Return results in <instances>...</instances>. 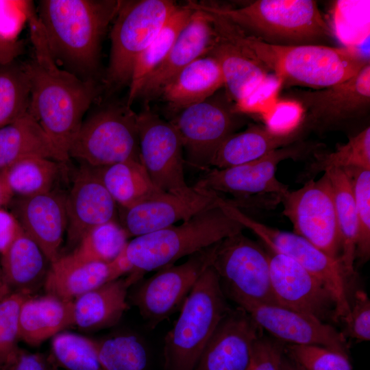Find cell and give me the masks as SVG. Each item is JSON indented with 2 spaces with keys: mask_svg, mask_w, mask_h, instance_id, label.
<instances>
[{
  "mask_svg": "<svg viewBox=\"0 0 370 370\" xmlns=\"http://www.w3.org/2000/svg\"><path fill=\"white\" fill-rule=\"evenodd\" d=\"M319 147V144L301 140L245 164L209 169L193 186L231 194L234 199L229 202L238 209L262 204L266 201L267 196L280 202L289 190L276 177L278 165L284 160L299 159L314 153Z\"/></svg>",
  "mask_w": 370,
  "mask_h": 370,
  "instance_id": "obj_7",
  "label": "cell"
},
{
  "mask_svg": "<svg viewBox=\"0 0 370 370\" xmlns=\"http://www.w3.org/2000/svg\"><path fill=\"white\" fill-rule=\"evenodd\" d=\"M224 88V79L217 60L202 56L186 66L160 90L162 96L180 110L208 99Z\"/></svg>",
  "mask_w": 370,
  "mask_h": 370,
  "instance_id": "obj_26",
  "label": "cell"
},
{
  "mask_svg": "<svg viewBox=\"0 0 370 370\" xmlns=\"http://www.w3.org/2000/svg\"><path fill=\"white\" fill-rule=\"evenodd\" d=\"M125 247L115 258L108 262L110 282L119 279L125 273H131L134 269L127 258Z\"/></svg>",
  "mask_w": 370,
  "mask_h": 370,
  "instance_id": "obj_50",
  "label": "cell"
},
{
  "mask_svg": "<svg viewBox=\"0 0 370 370\" xmlns=\"http://www.w3.org/2000/svg\"><path fill=\"white\" fill-rule=\"evenodd\" d=\"M212 267L225 294L238 306L278 304L271 288L267 250L243 232L218 243Z\"/></svg>",
  "mask_w": 370,
  "mask_h": 370,
  "instance_id": "obj_11",
  "label": "cell"
},
{
  "mask_svg": "<svg viewBox=\"0 0 370 370\" xmlns=\"http://www.w3.org/2000/svg\"><path fill=\"white\" fill-rule=\"evenodd\" d=\"M98 358L103 370H145L146 349L135 336L119 335L97 341Z\"/></svg>",
  "mask_w": 370,
  "mask_h": 370,
  "instance_id": "obj_39",
  "label": "cell"
},
{
  "mask_svg": "<svg viewBox=\"0 0 370 370\" xmlns=\"http://www.w3.org/2000/svg\"><path fill=\"white\" fill-rule=\"evenodd\" d=\"M241 308L262 330L280 341L322 346L348 356V343L344 334L313 316L278 304H254Z\"/></svg>",
  "mask_w": 370,
  "mask_h": 370,
  "instance_id": "obj_20",
  "label": "cell"
},
{
  "mask_svg": "<svg viewBox=\"0 0 370 370\" xmlns=\"http://www.w3.org/2000/svg\"><path fill=\"white\" fill-rule=\"evenodd\" d=\"M66 210L67 243L76 247L94 227L116 221L117 204L93 167L84 164L66 195Z\"/></svg>",
  "mask_w": 370,
  "mask_h": 370,
  "instance_id": "obj_23",
  "label": "cell"
},
{
  "mask_svg": "<svg viewBox=\"0 0 370 370\" xmlns=\"http://www.w3.org/2000/svg\"><path fill=\"white\" fill-rule=\"evenodd\" d=\"M51 350L57 362L65 370H103L97 341L71 332L53 337Z\"/></svg>",
  "mask_w": 370,
  "mask_h": 370,
  "instance_id": "obj_40",
  "label": "cell"
},
{
  "mask_svg": "<svg viewBox=\"0 0 370 370\" xmlns=\"http://www.w3.org/2000/svg\"><path fill=\"white\" fill-rule=\"evenodd\" d=\"M184 194L164 193L128 208H119L120 225L128 238L153 232L219 205V193L192 186Z\"/></svg>",
  "mask_w": 370,
  "mask_h": 370,
  "instance_id": "obj_19",
  "label": "cell"
},
{
  "mask_svg": "<svg viewBox=\"0 0 370 370\" xmlns=\"http://www.w3.org/2000/svg\"><path fill=\"white\" fill-rule=\"evenodd\" d=\"M29 3L21 1H0V34L16 40L23 19H27Z\"/></svg>",
  "mask_w": 370,
  "mask_h": 370,
  "instance_id": "obj_46",
  "label": "cell"
},
{
  "mask_svg": "<svg viewBox=\"0 0 370 370\" xmlns=\"http://www.w3.org/2000/svg\"><path fill=\"white\" fill-rule=\"evenodd\" d=\"M244 229L223 211L219 203L179 225L134 237L125 247L134 268L128 278L134 284L145 273L173 265L179 259L243 232Z\"/></svg>",
  "mask_w": 370,
  "mask_h": 370,
  "instance_id": "obj_5",
  "label": "cell"
},
{
  "mask_svg": "<svg viewBox=\"0 0 370 370\" xmlns=\"http://www.w3.org/2000/svg\"><path fill=\"white\" fill-rule=\"evenodd\" d=\"M14 197L7 182L4 170H0V208H2L3 206L9 205Z\"/></svg>",
  "mask_w": 370,
  "mask_h": 370,
  "instance_id": "obj_51",
  "label": "cell"
},
{
  "mask_svg": "<svg viewBox=\"0 0 370 370\" xmlns=\"http://www.w3.org/2000/svg\"><path fill=\"white\" fill-rule=\"evenodd\" d=\"M127 278L108 282L73 301L74 325L84 330H98L116 324L129 308Z\"/></svg>",
  "mask_w": 370,
  "mask_h": 370,
  "instance_id": "obj_30",
  "label": "cell"
},
{
  "mask_svg": "<svg viewBox=\"0 0 370 370\" xmlns=\"http://www.w3.org/2000/svg\"><path fill=\"white\" fill-rule=\"evenodd\" d=\"M93 169L119 208H128L165 193L154 185L140 161L127 160Z\"/></svg>",
  "mask_w": 370,
  "mask_h": 370,
  "instance_id": "obj_31",
  "label": "cell"
},
{
  "mask_svg": "<svg viewBox=\"0 0 370 370\" xmlns=\"http://www.w3.org/2000/svg\"><path fill=\"white\" fill-rule=\"evenodd\" d=\"M27 20L34 50L33 59L25 64L31 86L29 112L68 160L70 145L97 89L92 79H81L58 66L31 5Z\"/></svg>",
  "mask_w": 370,
  "mask_h": 370,
  "instance_id": "obj_1",
  "label": "cell"
},
{
  "mask_svg": "<svg viewBox=\"0 0 370 370\" xmlns=\"http://www.w3.org/2000/svg\"><path fill=\"white\" fill-rule=\"evenodd\" d=\"M271 284L278 305L323 321L334 319L335 302L322 284L291 258L264 246Z\"/></svg>",
  "mask_w": 370,
  "mask_h": 370,
  "instance_id": "obj_18",
  "label": "cell"
},
{
  "mask_svg": "<svg viewBox=\"0 0 370 370\" xmlns=\"http://www.w3.org/2000/svg\"><path fill=\"white\" fill-rule=\"evenodd\" d=\"M9 205L23 232L50 263L55 261L66 232V195L52 190L30 197L14 196Z\"/></svg>",
  "mask_w": 370,
  "mask_h": 370,
  "instance_id": "obj_22",
  "label": "cell"
},
{
  "mask_svg": "<svg viewBox=\"0 0 370 370\" xmlns=\"http://www.w3.org/2000/svg\"><path fill=\"white\" fill-rule=\"evenodd\" d=\"M308 134L301 122L286 132L274 130L267 125H251L229 136L216 150L209 166L225 169L245 164L301 141Z\"/></svg>",
  "mask_w": 370,
  "mask_h": 370,
  "instance_id": "obj_25",
  "label": "cell"
},
{
  "mask_svg": "<svg viewBox=\"0 0 370 370\" xmlns=\"http://www.w3.org/2000/svg\"><path fill=\"white\" fill-rule=\"evenodd\" d=\"M209 14L215 31L273 74L281 88H327L354 77L370 63L369 57L354 47L271 45L246 34L222 16Z\"/></svg>",
  "mask_w": 370,
  "mask_h": 370,
  "instance_id": "obj_2",
  "label": "cell"
},
{
  "mask_svg": "<svg viewBox=\"0 0 370 370\" xmlns=\"http://www.w3.org/2000/svg\"><path fill=\"white\" fill-rule=\"evenodd\" d=\"M216 33L208 55L221 67L224 89L234 103L235 110L243 114L271 110L281 88L277 78L240 46Z\"/></svg>",
  "mask_w": 370,
  "mask_h": 370,
  "instance_id": "obj_14",
  "label": "cell"
},
{
  "mask_svg": "<svg viewBox=\"0 0 370 370\" xmlns=\"http://www.w3.org/2000/svg\"><path fill=\"white\" fill-rule=\"evenodd\" d=\"M193 12V10L186 4L178 6L157 36L138 57L129 84L127 105L131 106L138 97L145 79L164 60Z\"/></svg>",
  "mask_w": 370,
  "mask_h": 370,
  "instance_id": "obj_34",
  "label": "cell"
},
{
  "mask_svg": "<svg viewBox=\"0 0 370 370\" xmlns=\"http://www.w3.org/2000/svg\"><path fill=\"white\" fill-rule=\"evenodd\" d=\"M282 213L293 226V232L330 256L340 260L341 247L332 188L323 172L302 187L288 190L280 201Z\"/></svg>",
  "mask_w": 370,
  "mask_h": 370,
  "instance_id": "obj_16",
  "label": "cell"
},
{
  "mask_svg": "<svg viewBox=\"0 0 370 370\" xmlns=\"http://www.w3.org/2000/svg\"><path fill=\"white\" fill-rule=\"evenodd\" d=\"M30 157L67 161L37 120L28 112L0 128V170Z\"/></svg>",
  "mask_w": 370,
  "mask_h": 370,
  "instance_id": "obj_29",
  "label": "cell"
},
{
  "mask_svg": "<svg viewBox=\"0 0 370 370\" xmlns=\"http://www.w3.org/2000/svg\"><path fill=\"white\" fill-rule=\"evenodd\" d=\"M23 50V43L16 40H9L0 34V65L14 61Z\"/></svg>",
  "mask_w": 370,
  "mask_h": 370,
  "instance_id": "obj_49",
  "label": "cell"
},
{
  "mask_svg": "<svg viewBox=\"0 0 370 370\" xmlns=\"http://www.w3.org/2000/svg\"></svg>",
  "mask_w": 370,
  "mask_h": 370,
  "instance_id": "obj_53",
  "label": "cell"
},
{
  "mask_svg": "<svg viewBox=\"0 0 370 370\" xmlns=\"http://www.w3.org/2000/svg\"><path fill=\"white\" fill-rule=\"evenodd\" d=\"M127 238L120 223L110 221L90 230L71 254L82 260L108 263L123 249Z\"/></svg>",
  "mask_w": 370,
  "mask_h": 370,
  "instance_id": "obj_37",
  "label": "cell"
},
{
  "mask_svg": "<svg viewBox=\"0 0 370 370\" xmlns=\"http://www.w3.org/2000/svg\"><path fill=\"white\" fill-rule=\"evenodd\" d=\"M313 156L314 161L310 168V174L332 168L370 169V127L349 136L346 143L337 145L333 151L319 152L318 150Z\"/></svg>",
  "mask_w": 370,
  "mask_h": 370,
  "instance_id": "obj_38",
  "label": "cell"
},
{
  "mask_svg": "<svg viewBox=\"0 0 370 370\" xmlns=\"http://www.w3.org/2000/svg\"><path fill=\"white\" fill-rule=\"evenodd\" d=\"M179 5L171 0L121 1L110 33L106 83L130 84L134 65Z\"/></svg>",
  "mask_w": 370,
  "mask_h": 370,
  "instance_id": "obj_8",
  "label": "cell"
},
{
  "mask_svg": "<svg viewBox=\"0 0 370 370\" xmlns=\"http://www.w3.org/2000/svg\"><path fill=\"white\" fill-rule=\"evenodd\" d=\"M279 370H299L297 367L289 360V358L284 354Z\"/></svg>",
  "mask_w": 370,
  "mask_h": 370,
  "instance_id": "obj_52",
  "label": "cell"
},
{
  "mask_svg": "<svg viewBox=\"0 0 370 370\" xmlns=\"http://www.w3.org/2000/svg\"><path fill=\"white\" fill-rule=\"evenodd\" d=\"M186 5L222 16L268 44L335 46L334 33L314 0H256L237 8L195 1Z\"/></svg>",
  "mask_w": 370,
  "mask_h": 370,
  "instance_id": "obj_4",
  "label": "cell"
},
{
  "mask_svg": "<svg viewBox=\"0 0 370 370\" xmlns=\"http://www.w3.org/2000/svg\"><path fill=\"white\" fill-rule=\"evenodd\" d=\"M284 354L299 370H352L347 356L313 345H285Z\"/></svg>",
  "mask_w": 370,
  "mask_h": 370,
  "instance_id": "obj_42",
  "label": "cell"
},
{
  "mask_svg": "<svg viewBox=\"0 0 370 370\" xmlns=\"http://www.w3.org/2000/svg\"><path fill=\"white\" fill-rule=\"evenodd\" d=\"M219 243L189 256L181 264L158 270L137 287L131 301L149 328L153 329L181 309L199 278L212 265Z\"/></svg>",
  "mask_w": 370,
  "mask_h": 370,
  "instance_id": "obj_15",
  "label": "cell"
},
{
  "mask_svg": "<svg viewBox=\"0 0 370 370\" xmlns=\"http://www.w3.org/2000/svg\"><path fill=\"white\" fill-rule=\"evenodd\" d=\"M140 160L154 185L165 193L184 194L186 182L184 147L174 125L145 108L138 114Z\"/></svg>",
  "mask_w": 370,
  "mask_h": 370,
  "instance_id": "obj_17",
  "label": "cell"
},
{
  "mask_svg": "<svg viewBox=\"0 0 370 370\" xmlns=\"http://www.w3.org/2000/svg\"><path fill=\"white\" fill-rule=\"evenodd\" d=\"M121 1H40L37 16L56 61L84 75L94 72L103 36Z\"/></svg>",
  "mask_w": 370,
  "mask_h": 370,
  "instance_id": "obj_3",
  "label": "cell"
},
{
  "mask_svg": "<svg viewBox=\"0 0 370 370\" xmlns=\"http://www.w3.org/2000/svg\"><path fill=\"white\" fill-rule=\"evenodd\" d=\"M350 182L358 218L356 259L365 262L370 258V169H343Z\"/></svg>",
  "mask_w": 370,
  "mask_h": 370,
  "instance_id": "obj_41",
  "label": "cell"
},
{
  "mask_svg": "<svg viewBox=\"0 0 370 370\" xmlns=\"http://www.w3.org/2000/svg\"><path fill=\"white\" fill-rule=\"evenodd\" d=\"M47 260L39 246L22 230L1 255V267L12 292L30 293L46 275Z\"/></svg>",
  "mask_w": 370,
  "mask_h": 370,
  "instance_id": "obj_32",
  "label": "cell"
},
{
  "mask_svg": "<svg viewBox=\"0 0 370 370\" xmlns=\"http://www.w3.org/2000/svg\"><path fill=\"white\" fill-rule=\"evenodd\" d=\"M230 309L211 265L193 286L164 338V370H194L209 339Z\"/></svg>",
  "mask_w": 370,
  "mask_h": 370,
  "instance_id": "obj_6",
  "label": "cell"
},
{
  "mask_svg": "<svg viewBox=\"0 0 370 370\" xmlns=\"http://www.w3.org/2000/svg\"><path fill=\"white\" fill-rule=\"evenodd\" d=\"M52 159L30 157L3 169L7 182L15 197H30L52 190L59 171Z\"/></svg>",
  "mask_w": 370,
  "mask_h": 370,
  "instance_id": "obj_35",
  "label": "cell"
},
{
  "mask_svg": "<svg viewBox=\"0 0 370 370\" xmlns=\"http://www.w3.org/2000/svg\"><path fill=\"white\" fill-rule=\"evenodd\" d=\"M72 325L73 301L48 294L38 297L28 296L20 308L19 340L29 345L38 346Z\"/></svg>",
  "mask_w": 370,
  "mask_h": 370,
  "instance_id": "obj_28",
  "label": "cell"
},
{
  "mask_svg": "<svg viewBox=\"0 0 370 370\" xmlns=\"http://www.w3.org/2000/svg\"><path fill=\"white\" fill-rule=\"evenodd\" d=\"M177 130L188 164L207 169L217 148L243 124L225 89L180 110L171 121Z\"/></svg>",
  "mask_w": 370,
  "mask_h": 370,
  "instance_id": "obj_13",
  "label": "cell"
},
{
  "mask_svg": "<svg viewBox=\"0 0 370 370\" xmlns=\"http://www.w3.org/2000/svg\"><path fill=\"white\" fill-rule=\"evenodd\" d=\"M282 99L299 106L301 123L308 133L334 130L362 121L370 111V63L343 82L317 90H289Z\"/></svg>",
  "mask_w": 370,
  "mask_h": 370,
  "instance_id": "obj_12",
  "label": "cell"
},
{
  "mask_svg": "<svg viewBox=\"0 0 370 370\" xmlns=\"http://www.w3.org/2000/svg\"><path fill=\"white\" fill-rule=\"evenodd\" d=\"M28 296L26 292H12L0 299V368L18 348L19 311Z\"/></svg>",
  "mask_w": 370,
  "mask_h": 370,
  "instance_id": "obj_43",
  "label": "cell"
},
{
  "mask_svg": "<svg viewBox=\"0 0 370 370\" xmlns=\"http://www.w3.org/2000/svg\"><path fill=\"white\" fill-rule=\"evenodd\" d=\"M31 86L25 64L0 65V128L24 116L30 106Z\"/></svg>",
  "mask_w": 370,
  "mask_h": 370,
  "instance_id": "obj_36",
  "label": "cell"
},
{
  "mask_svg": "<svg viewBox=\"0 0 370 370\" xmlns=\"http://www.w3.org/2000/svg\"><path fill=\"white\" fill-rule=\"evenodd\" d=\"M216 37L210 14L193 10L164 60L145 79L138 97L149 98L158 95L164 84L177 73L208 54Z\"/></svg>",
  "mask_w": 370,
  "mask_h": 370,
  "instance_id": "obj_24",
  "label": "cell"
},
{
  "mask_svg": "<svg viewBox=\"0 0 370 370\" xmlns=\"http://www.w3.org/2000/svg\"><path fill=\"white\" fill-rule=\"evenodd\" d=\"M68 155L92 167L141 162L138 114L126 103L97 110L83 120Z\"/></svg>",
  "mask_w": 370,
  "mask_h": 370,
  "instance_id": "obj_9",
  "label": "cell"
},
{
  "mask_svg": "<svg viewBox=\"0 0 370 370\" xmlns=\"http://www.w3.org/2000/svg\"><path fill=\"white\" fill-rule=\"evenodd\" d=\"M324 172L328 176L332 188L340 240V260L350 278L355 274L354 262L358 231L352 186L343 169L332 168Z\"/></svg>",
  "mask_w": 370,
  "mask_h": 370,
  "instance_id": "obj_33",
  "label": "cell"
},
{
  "mask_svg": "<svg viewBox=\"0 0 370 370\" xmlns=\"http://www.w3.org/2000/svg\"><path fill=\"white\" fill-rule=\"evenodd\" d=\"M285 343L263 335L256 342L246 370H279Z\"/></svg>",
  "mask_w": 370,
  "mask_h": 370,
  "instance_id": "obj_45",
  "label": "cell"
},
{
  "mask_svg": "<svg viewBox=\"0 0 370 370\" xmlns=\"http://www.w3.org/2000/svg\"><path fill=\"white\" fill-rule=\"evenodd\" d=\"M110 281L108 263L82 260L71 253L51 262L44 286L46 293L66 301H74L82 295Z\"/></svg>",
  "mask_w": 370,
  "mask_h": 370,
  "instance_id": "obj_27",
  "label": "cell"
},
{
  "mask_svg": "<svg viewBox=\"0 0 370 370\" xmlns=\"http://www.w3.org/2000/svg\"><path fill=\"white\" fill-rule=\"evenodd\" d=\"M22 228L11 212L0 208V255H1Z\"/></svg>",
  "mask_w": 370,
  "mask_h": 370,
  "instance_id": "obj_48",
  "label": "cell"
},
{
  "mask_svg": "<svg viewBox=\"0 0 370 370\" xmlns=\"http://www.w3.org/2000/svg\"><path fill=\"white\" fill-rule=\"evenodd\" d=\"M345 323L342 332L346 338L358 342L370 340V300L362 291H357L347 315L341 319Z\"/></svg>",
  "mask_w": 370,
  "mask_h": 370,
  "instance_id": "obj_44",
  "label": "cell"
},
{
  "mask_svg": "<svg viewBox=\"0 0 370 370\" xmlns=\"http://www.w3.org/2000/svg\"><path fill=\"white\" fill-rule=\"evenodd\" d=\"M0 370H48L45 358L40 354L18 348L1 366Z\"/></svg>",
  "mask_w": 370,
  "mask_h": 370,
  "instance_id": "obj_47",
  "label": "cell"
},
{
  "mask_svg": "<svg viewBox=\"0 0 370 370\" xmlns=\"http://www.w3.org/2000/svg\"><path fill=\"white\" fill-rule=\"evenodd\" d=\"M219 206L229 217L252 231L266 247L284 254L299 264L330 293L335 302L334 320H341L350 310L347 281L349 278L341 260L334 258L303 237L267 225L230 204L227 199Z\"/></svg>",
  "mask_w": 370,
  "mask_h": 370,
  "instance_id": "obj_10",
  "label": "cell"
},
{
  "mask_svg": "<svg viewBox=\"0 0 370 370\" xmlns=\"http://www.w3.org/2000/svg\"><path fill=\"white\" fill-rule=\"evenodd\" d=\"M262 329L241 307L231 308L206 344L194 370H246Z\"/></svg>",
  "mask_w": 370,
  "mask_h": 370,
  "instance_id": "obj_21",
  "label": "cell"
}]
</instances>
